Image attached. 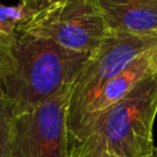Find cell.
Returning a JSON list of instances; mask_svg holds the SVG:
<instances>
[{"mask_svg": "<svg viewBox=\"0 0 157 157\" xmlns=\"http://www.w3.org/2000/svg\"><path fill=\"white\" fill-rule=\"evenodd\" d=\"M91 55L17 31L1 65L0 92L16 114L29 110L69 90Z\"/></svg>", "mask_w": 157, "mask_h": 157, "instance_id": "cell-1", "label": "cell"}, {"mask_svg": "<svg viewBox=\"0 0 157 157\" xmlns=\"http://www.w3.org/2000/svg\"><path fill=\"white\" fill-rule=\"evenodd\" d=\"M156 115L157 77L151 72L124 98L91 115L70 142L90 139L119 157H147L156 151Z\"/></svg>", "mask_w": 157, "mask_h": 157, "instance_id": "cell-2", "label": "cell"}, {"mask_svg": "<svg viewBox=\"0 0 157 157\" xmlns=\"http://www.w3.org/2000/svg\"><path fill=\"white\" fill-rule=\"evenodd\" d=\"M157 48L155 34L108 33L77 74L69 92V142L81 130L88 109L102 87L142 54Z\"/></svg>", "mask_w": 157, "mask_h": 157, "instance_id": "cell-3", "label": "cell"}, {"mask_svg": "<svg viewBox=\"0 0 157 157\" xmlns=\"http://www.w3.org/2000/svg\"><path fill=\"white\" fill-rule=\"evenodd\" d=\"M21 32L40 37L69 50L94 53L108 31L94 0H61L32 12Z\"/></svg>", "mask_w": 157, "mask_h": 157, "instance_id": "cell-4", "label": "cell"}, {"mask_svg": "<svg viewBox=\"0 0 157 157\" xmlns=\"http://www.w3.org/2000/svg\"><path fill=\"white\" fill-rule=\"evenodd\" d=\"M69 92L15 115L10 157H69Z\"/></svg>", "mask_w": 157, "mask_h": 157, "instance_id": "cell-5", "label": "cell"}, {"mask_svg": "<svg viewBox=\"0 0 157 157\" xmlns=\"http://www.w3.org/2000/svg\"><path fill=\"white\" fill-rule=\"evenodd\" d=\"M108 33H157V0H94Z\"/></svg>", "mask_w": 157, "mask_h": 157, "instance_id": "cell-6", "label": "cell"}, {"mask_svg": "<svg viewBox=\"0 0 157 157\" xmlns=\"http://www.w3.org/2000/svg\"><path fill=\"white\" fill-rule=\"evenodd\" d=\"M155 50V49H153ZM150 50L132 61L129 66L112 77L98 92L97 97L92 102L86 120L94 114H98L110 105L115 104L118 101L124 98L131 90H134L145 77L152 72V53ZM85 120V123H86ZM83 123V124H85ZM83 126V125H82Z\"/></svg>", "mask_w": 157, "mask_h": 157, "instance_id": "cell-7", "label": "cell"}, {"mask_svg": "<svg viewBox=\"0 0 157 157\" xmlns=\"http://www.w3.org/2000/svg\"><path fill=\"white\" fill-rule=\"evenodd\" d=\"M31 13L21 2L17 6H7L0 2V34L7 38L13 37Z\"/></svg>", "mask_w": 157, "mask_h": 157, "instance_id": "cell-8", "label": "cell"}, {"mask_svg": "<svg viewBox=\"0 0 157 157\" xmlns=\"http://www.w3.org/2000/svg\"><path fill=\"white\" fill-rule=\"evenodd\" d=\"M15 115L16 112L12 103L0 94V157H10Z\"/></svg>", "mask_w": 157, "mask_h": 157, "instance_id": "cell-9", "label": "cell"}, {"mask_svg": "<svg viewBox=\"0 0 157 157\" xmlns=\"http://www.w3.org/2000/svg\"><path fill=\"white\" fill-rule=\"evenodd\" d=\"M69 157H119L101 144L90 139H80L70 142Z\"/></svg>", "mask_w": 157, "mask_h": 157, "instance_id": "cell-10", "label": "cell"}, {"mask_svg": "<svg viewBox=\"0 0 157 157\" xmlns=\"http://www.w3.org/2000/svg\"><path fill=\"white\" fill-rule=\"evenodd\" d=\"M59 1H61V0H25L21 4H23L31 12H36V11L45 9V7H48L55 2H59Z\"/></svg>", "mask_w": 157, "mask_h": 157, "instance_id": "cell-11", "label": "cell"}, {"mask_svg": "<svg viewBox=\"0 0 157 157\" xmlns=\"http://www.w3.org/2000/svg\"><path fill=\"white\" fill-rule=\"evenodd\" d=\"M11 38H7V37H4V36L0 34V70H1V65H2V61L5 59L7 47H9V43L11 40ZM0 94H1V92H0Z\"/></svg>", "mask_w": 157, "mask_h": 157, "instance_id": "cell-12", "label": "cell"}, {"mask_svg": "<svg viewBox=\"0 0 157 157\" xmlns=\"http://www.w3.org/2000/svg\"><path fill=\"white\" fill-rule=\"evenodd\" d=\"M152 74L157 77V48L152 53Z\"/></svg>", "mask_w": 157, "mask_h": 157, "instance_id": "cell-13", "label": "cell"}, {"mask_svg": "<svg viewBox=\"0 0 157 157\" xmlns=\"http://www.w3.org/2000/svg\"><path fill=\"white\" fill-rule=\"evenodd\" d=\"M147 157H157V148H156V151L153 152V153H151L150 156H147Z\"/></svg>", "mask_w": 157, "mask_h": 157, "instance_id": "cell-14", "label": "cell"}, {"mask_svg": "<svg viewBox=\"0 0 157 157\" xmlns=\"http://www.w3.org/2000/svg\"><path fill=\"white\" fill-rule=\"evenodd\" d=\"M23 1H25V0H20V2H23Z\"/></svg>", "mask_w": 157, "mask_h": 157, "instance_id": "cell-15", "label": "cell"}]
</instances>
